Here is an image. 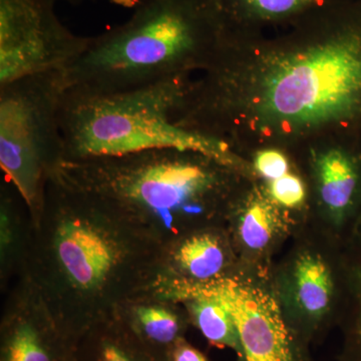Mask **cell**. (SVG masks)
Here are the masks:
<instances>
[{
    "label": "cell",
    "instance_id": "1",
    "mask_svg": "<svg viewBox=\"0 0 361 361\" xmlns=\"http://www.w3.org/2000/svg\"><path fill=\"white\" fill-rule=\"evenodd\" d=\"M285 28L224 40L192 80L180 123L230 149L361 141V0Z\"/></svg>",
    "mask_w": 361,
    "mask_h": 361
},
{
    "label": "cell",
    "instance_id": "13",
    "mask_svg": "<svg viewBox=\"0 0 361 361\" xmlns=\"http://www.w3.org/2000/svg\"><path fill=\"white\" fill-rule=\"evenodd\" d=\"M314 168L320 200L334 220L341 221L361 188V141L329 144L316 154Z\"/></svg>",
    "mask_w": 361,
    "mask_h": 361
},
{
    "label": "cell",
    "instance_id": "17",
    "mask_svg": "<svg viewBox=\"0 0 361 361\" xmlns=\"http://www.w3.org/2000/svg\"><path fill=\"white\" fill-rule=\"evenodd\" d=\"M294 289L297 304L311 318L322 317L332 297V279L324 261L306 253L297 259L294 267Z\"/></svg>",
    "mask_w": 361,
    "mask_h": 361
},
{
    "label": "cell",
    "instance_id": "3",
    "mask_svg": "<svg viewBox=\"0 0 361 361\" xmlns=\"http://www.w3.org/2000/svg\"><path fill=\"white\" fill-rule=\"evenodd\" d=\"M239 172L194 149L63 160L52 176L96 194L161 247L212 218Z\"/></svg>",
    "mask_w": 361,
    "mask_h": 361
},
{
    "label": "cell",
    "instance_id": "12",
    "mask_svg": "<svg viewBox=\"0 0 361 361\" xmlns=\"http://www.w3.org/2000/svg\"><path fill=\"white\" fill-rule=\"evenodd\" d=\"M179 304L161 292L147 288L123 301L116 314L140 341L168 355L171 348L184 338L190 322L186 310L183 312Z\"/></svg>",
    "mask_w": 361,
    "mask_h": 361
},
{
    "label": "cell",
    "instance_id": "10",
    "mask_svg": "<svg viewBox=\"0 0 361 361\" xmlns=\"http://www.w3.org/2000/svg\"><path fill=\"white\" fill-rule=\"evenodd\" d=\"M228 248L216 228L193 230L161 247L149 288L168 297L227 276Z\"/></svg>",
    "mask_w": 361,
    "mask_h": 361
},
{
    "label": "cell",
    "instance_id": "21",
    "mask_svg": "<svg viewBox=\"0 0 361 361\" xmlns=\"http://www.w3.org/2000/svg\"><path fill=\"white\" fill-rule=\"evenodd\" d=\"M169 361H208L206 356L185 338L180 339L168 353Z\"/></svg>",
    "mask_w": 361,
    "mask_h": 361
},
{
    "label": "cell",
    "instance_id": "19",
    "mask_svg": "<svg viewBox=\"0 0 361 361\" xmlns=\"http://www.w3.org/2000/svg\"><path fill=\"white\" fill-rule=\"evenodd\" d=\"M268 193L277 205L288 209L302 206L306 197L302 180L289 173L276 180H270Z\"/></svg>",
    "mask_w": 361,
    "mask_h": 361
},
{
    "label": "cell",
    "instance_id": "5",
    "mask_svg": "<svg viewBox=\"0 0 361 361\" xmlns=\"http://www.w3.org/2000/svg\"><path fill=\"white\" fill-rule=\"evenodd\" d=\"M191 75L111 94L65 90L59 109L63 160L177 148L202 152L241 170V161L224 142L180 125Z\"/></svg>",
    "mask_w": 361,
    "mask_h": 361
},
{
    "label": "cell",
    "instance_id": "18",
    "mask_svg": "<svg viewBox=\"0 0 361 361\" xmlns=\"http://www.w3.org/2000/svg\"><path fill=\"white\" fill-rule=\"evenodd\" d=\"M277 204L260 192L250 195L239 212L238 235L242 244L251 250H263L281 227Z\"/></svg>",
    "mask_w": 361,
    "mask_h": 361
},
{
    "label": "cell",
    "instance_id": "8",
    "mask_svg": "<svg viewBox=\"0 0 361 361\" xmlns=\"http://www.w3.org/2000/svg\"><path fill=\"white\" fill-rule=\"evenodd\" d=\"M78 342L63 329L32 278L20 273L0 320V361H75Z\"/></svg>",
    "mask_w": 361,
    "mask_h": 361
},
{
    "label": "cell",
    "instance_id": "20",
    "mask_svg": "<svg viewBox=\"0 0 361 361\" xmlns=\"http://www.w3.org/2000/svg\"><path fill=\"white\" fill-rule=\"evenodd\" d=\"M254 168L262 177L273 180L288 174L289 161L280 149L266 148L256 154Z\"/></svg>",
    "mask_w": 361,
    "mask_h": 361
},
{
    "label": "cell",
    "instance_id": "22",
    "mask_svg": "<svg viewBox=\"0 0 361 361\" xmlns=\"http://www.w3.org/2000/svg\"><path fill=\"white\" fill-rule=\"evenodd\" d=\"M54 1H56V0H54ZM66 1L71 2V4H80V2L85 1V0H66ZM106 1L110 2L116 6L135 11L141 6L142 2H145V0H106Z\"/></svg>",
    "mask_w": 361,
    "mask_h": 361
},
{
    "label": "cell",
    "instance_id": "2",
    "mask_svg": "<svg viewBox=\"0 0 361 361\" xmlns=\"http://www.w3.org/2000/svg\"><path fill=\"white\" fill-rule=\"evenodd\" d=\"M161 250L108 201L51 175L20 273L78 342L151 286Z\"/></svg>",
    "mask_w": 361,
    "mask_h": 361
},
{
    "label": "cell",
    "instance_id": "14",
    "mask_svg": "<svg viewBox=\"0 0 361 361\" xmlns=\"http://www.w3.org/2000/svg\"><path fill=\"white\" fill-rule=\"evenodd\" d=\"M75 361H169V357L140 341L115 313L80 337Z\"/></svg>",
    "mask_w": 361,
    "mask_h": 361
},
{
    "label": "cell",
    "instance_id": "9",
    "mask_svg": "<svg viewBox=\"0 0 361 361\" xmlns=\"http://www.w3.org/2000/svg\"><path fill=\"white\" fill-rule=\"evenodd\" d=\"M190 289L210 292L225 304L238 331L243 361H292L281 310L264 289L232 275L180 292Z\"/></svg>",
    "mask_w": 361,
    "mask_h": 361
},
{
    "label": "cell",
    "instance_id": "15",
    "mask_svg": "<svg viewBox=\"0 0 361 361\" xmlns=\"http://www.w3.org/2000/svg\"><path fill=\"white\" fill-rule=\"evenodd\" d=\"M174 300L182 303L190 322L211 344L231 348L241 356L236 325L219 297L201 289H190L180 292Z\"/></svg>",
    "mask_w": 361,
    "mask_h": 361
},
{
    "label": "cell",
    "instance_id": "16",
    "mask_svg": "<svg viewBox=\"0 0 361 361\" xmlns=\"http://www.w3.org/2000/svg\"><path fill=\"white\" fill-rule=\"evenodd\" d=\"M11 188L1 187L0 196V283L7 288L11 279L20 274L25 266L30 220L23 217Z\"/></svg>",
    "mask_w": 361,
    "mask_h": 361
},
{
    "label": "cell",
    "instance_id": "7",
    "mask_svg": "<svg viewBox=\"0 0 361 361\" xmlns=\"http://www.w3.org/2000/svg\"><path fill=\"white\" fill-rule=\"evenodd\" d=\"M54 0H0V85L61 71L82 54L90 37L59 20Z\"/></svg>",
    "mask_w": 361,
    "mask_h": 361
},
{
    "label": "cell",
    "instance_id": "6",
    "mask_svg": "<svg viewBox=\"0 0 361 361\" xmlns=\"http://www.w3.org/2000/svg\"><path fill=\"white\" fill-rule=\"evenodd\" d=\"M63 92L61 71L0 85V165L30 221L39 217L47 180L63 160L59 127Z\"/></svg>",
    "mask_w": 361,
    "mask_h": 361
},
{
    "label": "cell",
    "instance_id": "11",
    "mask_svg": "<svg viewBox=\"0 0 361 361\" xmlns=\"http://www.w3.org/2000/svg\"><path fill=\"white\" fill-rule=\"evenodd\" d=\"M351 0H215L225 39L263 35L285 28L322 11Z\"/></svg>",
    "mask_w": 361,
    "mask_h": 361
},
{
    "label": "cell",
    "instance_id": "4",
    "mask_svg": "<svg viewBox=\"0 0 361 361\" xmlns=\"http://www.w3.org/2000/svg\"><path fill=\"white\" fill-rule=\"evenodd\" d=\"M224 40L215 0H145L122 25L90 37L65 90L111 94L203 71Z\"/></svg>",
    "mask_w": 361,
    "mask_h": 361
}]
</instances>
